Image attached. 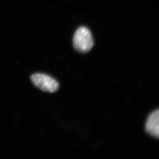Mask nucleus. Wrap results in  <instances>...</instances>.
Returning <instances> with one entry per match:
<instances>
[{
    "label": "nucleus",
    "mask_w": 159,
    "mask_h": 159,
    "mask_svg": "<svg viewBox=\"0 0 159 159\" xmlns=\"http://www.w3.org/2000/svg\"><path fill=\"white\" fill-rule=\"evenodd\" d=\"M145 130L149 135L158 139L159 137V111H154L148 116L145 125Z\"/></svg>",
    "instance_id": "nucleus-3"
},
{
    "label": "nucleus",
    "mask_w": 159,
    "mask_h": 159,
    "mask_svg": "<svg viewBox=\"0 0 159 159\" xmlns=\"http://www.w3.org/2000/svg\"><path fill=\"white\" fill-rule=\"evenodd\" d=\"M31 80L36 87L44 92L55 93L59 89V83L57 80L47 74L36 73L31 76Z\"/></svg>",
    "instance_id": "nucleus-2"
},
{
    "label": "nucleus",
    "mask_w": 159,
    "mask_h": 159,
    "mask_svg": "<svg viewBox=\"0 0 159 159\" xmlns=\"http://www.w3.org/2000/svg\"><path fill=\"white\" fill-rule=\"evenodd\" d=\"M74 48L81 53L90 51L93 46L94 42L91 31L85 27L77 29L73 38Z\"/></svg>",
    "instance_id": "nucleus-1"
}]
</instances>
